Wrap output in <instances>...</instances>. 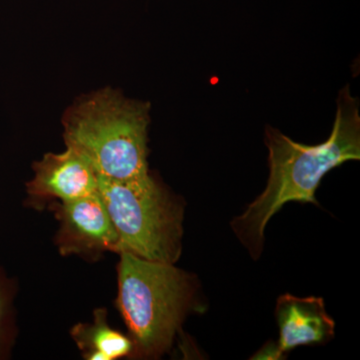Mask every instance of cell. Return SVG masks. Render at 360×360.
Here are the masks:
<instances>
[{
	"label": "cell",
	"instance_id": "6da1fadb",
	"mask_svg": "<svg viewBox=\"0 0 360 360\" xmlns=\"http://www.w3.org/2000/svg\"><path fill=\"white\" fill-rule=\"evenodd\" d=\"M264 142L269 150L266 186L231 222L255 259L262 255L267 224L284 205L296 201L319 205L315 193L322 179L333 168L360 160L359 99L352 96L349 84L340 90L333 130L322 143H298L270 125L265 127Z\"/></svg>",
	"mask_w": 360,
	"mask_h": 360
},
{
	"label": "cell",
	"instance_id": "7a4b0ae2",
	"mask_svg": "<svg viewBox=\"0 0 360 360\" xmlns=\"http://www.w3.org/2000/svg\"><path fill=\"white\" fill-rule=\"evenodd\" d=\"M150 104L104 89L78 99L63 115L65 146L89 161L97 176L144 181L148 167Z\"/></svg>",
	"mask_w": 360,
	"mask_h": 360
},
{
	"label": "cell",
	"instance_id": "3957f363",
	"mask_svg": "<svg viewBox=\"0 0 360 360\" xmlns=\"http://www.w3.org/2000/svg\"><path fill=\"white\" fill-rule=\"evenodd\" d=\"M116 305L137 359H158L172 347L196 295L195 277L174 264L120 253Z\"/></svg>",
	"mask_w": 360,
	"mask_h": 360
},
{
	"label": "cell",
	"instance_id": "277c9868",
	"mask_svg": "<svg viewBox=\"0 0 360 360\" xmlns=\"http://www.w3.org/2000/svg\"><path fill=\"white\" fill-rule=\"evenodd\" d=\"M97 177L99 195L117 233V253L174 264L184 234L179 201L153 176L144 181Z\"/></svg>",
	"mask_w": 360,
	"mask_h": 360
},
{
	"label": "cell",
	"instance_id": "5b68a950",
	"mask_svg": "<svg viewBox=\"0 0 360 360\" xmlns=\"http://www.w3.org/2000/svg\"><path fill=\"white\" fill-rule=\"evenodd\" d=\"M53 212L59 222L56 245L61 255L118 252L117 233L98 191L79 200L54 203Z\"/></svg>",
	"mask_w": 360,
	"mask_h": 360
},
{
	"label": "cell",
	"instance_id": "8992f818",
	"mask_svg": "<svg viewBox=\"0 0 360 360\" xmlns=\"http://www.w3.org/2000/svg\"><path fill=\"white\" fill-rule=\"evenodd\" d=\"M98 191V177L84 155L68 148L61 153H47L33 165V177L26 191L37 200L71 201Z\"/></svg>",
	"mask_w": 360,
	"mask_h": 360
},
{
	"label": "cell",
	"instance_id": "52a82bcc",
	"mask_svg": "<svg viewBox=\"0 0 360 360\" xmlns=\"http://www.w3.org/2000/svg\"><path fill=\"white\" fill-rule=\"evenodd\" d=\"M276 317L279 328V350L285 354L300 345H321L335 336V321L321 297L277 298Z\"/></svg>",
	"mask_w": 360,
	"mask_h": 360
},
{
	"label": "cell",
	"instance_id": "ba28073f",
	"mask_svg": "<svg viewBox=\"0 0 360 360\" xmlns=\"http://www.w3.org/2000/svg\"><path fill=\"white\" fill-rule=\"evenodd\" d=\"M71 336L89 360H115L134 355V342L129 336L110 328L108 311H94L91 323H79L71 329Z\"/></svg>",
	"mask_w": 360,
	"mask_h": 360
},
{
	"label": "cell",
	"instance_id": "9c48e42d",
	"mask_svg": "<svg viewBox=\"0 0 360 360\" xmlns=\"http://www.w3.org/2000/svg\"><path fill=\"white\" fill-rule=\"evenodd\" d=\"M15 285L0 269V360L8 359L15 340L13 298Z\"/></svg>",
	"mask_w": 360,
	"mask_h": 360
},
{
	"label": "cell",
	"instance_id": "30bf717a",
	"mask_svg": "<svg viewBox=\"0 0 360 360\" xmlns=\"http://www.w3.org/2000/svg\"><path fill=\"white\" fill-rule=\"evenodd\" d=\"M283 352L279 350L278 345L274 342H267L259 352H257L253 359H283Z\"/></svg>",
	"mask_w": 360,
	"mask_h": 360
}]
</instances>
